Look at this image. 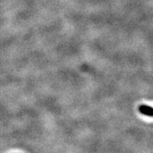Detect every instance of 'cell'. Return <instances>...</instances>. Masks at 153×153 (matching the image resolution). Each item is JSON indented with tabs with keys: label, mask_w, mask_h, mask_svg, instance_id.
Returning <instances> with one entry per match:
<instances>
[{
	"label": "cell",
	"mask_w": 153,
	"mask_h": 153,
	"mask_svg": "<svg viewBox=\"0 0 153 153\" xmlns=\"http://www.w3.org/2000/svg\"><path fill=\"white\" fill-rule=\"evenodd\" d=\"M139 112L149 117H153V108L145 105H142L139 106Z\"/></svg>",
	"instance_id": "obj_1"
}]
</instances>
